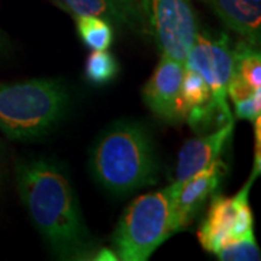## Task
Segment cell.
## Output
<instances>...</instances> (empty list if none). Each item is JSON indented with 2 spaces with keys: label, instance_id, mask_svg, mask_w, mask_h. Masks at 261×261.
Returning a JSON list of instances; mask_svg holds the SVG:
<instances>
[{
  "label": "cell",
  "instance_id": "1",
  "mask_svg": "<svg viewBox=\"0 0 261 261\" xmlns=\"http://www.w3.org/2000/svg\"><path fill=\"white\" fill-rule=\"evenodd\" d=\"M16 181L32 222L63 260H93L97 244L90 235L67 174L44 159L20 161Z\"/></svg>",
  "mask_w": 261,
  "mask_h": 261
},
{
  "label": "cell",
  "instance_id": "2",
  "mask_svg": "<svg viewBox=\"0 0 261 261\" xmlns=\"http://www.w3.org/2000/svg\"><path fill=\"white\" fill-rule=\"evenodd\" d=\"M90 168L109 193L125 196L159 180V163L148 130L138 122L119 121L94 144Z\"/></svg>",
  "mask_w": 261,
  "mask_h": 261
},
{
  "label": "cell",
  "instance_id": "3",
  "mask_svg": "<svg viewBox=\"0 0 261 261\" xmlns=\"http://www.w3.org/2000/svg\"><path fill=\"white\" fill-rule=\"evenodd\" d=\"M70 108V93L60 80L38 79L0 84V130L13 141L48 135Z\"/></svg>",
  "mask_w": 261,
  "mask_h": 261
},
{
  "label": "cell",
  "instance_id": "4",
  "mask_svg": "<svg viewBox=\"0 0 261 261\" xmlns=\"http://www.w3.org/2000/svg\"><path fill=\"white\" fill-rule=\"evenodd\" d=\"M173 185L132 200L112 237L118 260L145 261L171 231Z\"/></svg>",
  "mask_w": 261,
  "mask_h": 261
},
{
  "label": "cell",
  "instance_id": "5",
  "mask_svg": "<svg viewBox=\"0 0 261 261\" xmlns=\"http://www.w3.org/2000/svg\"><path fill=\"white\" fill-rule=\"evenodd\" d=\"M141 28L161 54L185 64L197 34V19L190 0H137Z\"/></svg>",
  "mask_w": 261,
  "mask_h": 261
},
{
  "label": "cell",
  "instance_id": "6",
  "mask_svg": "<svg viewBox=\"0 0 261 261\" xmlns=\"http://www.w3.org/2000/svg\"><path fill=\"white\" fill-rule=\"evenodd\" d=\"M185 67L203 77L218 111L226 119H233L226 102L228 83L233 74V48L229 37L226 34H219L216 38L207 34H196Z\"/></svg>",
  "mask_w": 261,
  "mask_h": 261
},
{
  "label": "cell",
  "instance_id": "7",
  "mask_svg": "<svg viewBox=\"0 0 261 261\" xmlns=\"http://www.w3.org/2000/svg\"><path fill=\"white\" fill-rule=\"evenodd\" d=\"M225 174V163L221 159H216L209 167L203 168L193 177L187 178L185 183H173V233L183 231L195 221L196 215L222 183Z\"/></svg>",
  "mask_w": 261,
  "mask_h": 261
},
{
  "label": "cell",
  "instance_id": "8",
  "mask_svg": "<svg viewBox=\"0 0 261 261\" xmlns=\"http://www.w3.org/2000/svg\"><path fill=\"white\" fill-rule=\"evenodd\" d=\"M185 64L171 57L161 54L159 65L142 90L144 102L161 121L174 123L187 116L180 103V86Z\"/></svg>",
  "mask_w": 261,
  "mask_h": 261
},
{
  "label": "cell",
  "instance_id": "9",
  "mask_svg": "<svg viewBox=\"0 0 261 261\" xmlns=\"http://www.w3.org/2000/svg\"><path fill=\"white\" fill-rule=\"evenodd\" d=\"M251 183V180H248L247 185L233 197L215 196L212 199L205 222L197 232V238L206 251L215 254L225 243V240L229 238L240 207L245 202H248V192Z\"/></svg>",
  "mask_w": 261,
  "mask_h": 261
},
{
  "label": "cell",
  "instance_id": "10",
  "mask_svg": "<svg viewBox=\"0 0 261 261\" xmlns=\"http://www.w3.org/2000/svg\"><path fill=\"white\" fill-rule=\"evenodd\" d=\"M232 132L233 119H231L211 135L187 141L178 152L174 183H185L187 178L193 177L203 168L209 167L215 160L219 159Z\"/></svg>",
  "mask_w": 261,
  "mask_h": 261
},
{
  "label": "cell",
  "instance_id": "11",
  "mask_svg": "<svg viewBox=\"0 0 261 261\" xmlns=\"http://www.w3.org/2000/svg\"><path fill=\"white\" fill-rule=\"evenodd\" d=\"M228 28L248 44L258 45L261 38V0H202Z\"/></svg>",
  "mask_w": 261,
  "mask_h": 261
},
{
  "label": "cell",
  "instance_id": "12",
  "mask_svg": "<svg viewBox=\"0 0 261 261\" xmlns=\"http://www.w3.org/2000/svg\"><path fill=\"white\" fill-rule=\"evenodd\" d=\"M74 15H92L111 25L135 29L141 27L137 0H60Z\"/></svg>",
  "mask_w": 261,
  "mask_h": 261
},
{
  "label": "cell",
  "instance_id": "13",
  "mask_svg": "<svg viewBox=\"0 0 261 261\" xmlns=\"http://www.w3.org/2000/svg\"><path fill=\"white\" fill-rule=\"evenodd\" d=\"M80 39L92 49H108L112 45L113 28L105 19L92 15H75Z\"/></svg>",
  "mask_w": 261,
  "mask_h": 261
},
{
  "label": "cell",
  "instance_id": "14",
  "mask_svg": "<svg viewBox=\"0 0 261 261\" xmlns=\"http://www.w3.org/2000/svg\"><path fill=\"white\" fill-rule=\"evenodd\" d=\"M233 71L241 75L252 89H261V60L255 45L245 41L233 48Z\"/></svg>",
  "mask_w": 261,
  "mask_h": 261
},
{
  "label": "cell",
  "instance_id": "15",
  "mask_svg": "<svg viewBox=\"0 0 261 261\" xmlns=\"http://www.w3.org/2000/svg\"><path fill=\"white\" fill-rule=\"evenodd\" d=\"M211 99H212L211 89L203 80V77L195 70L185 67L181 86H180V103L186 116L190 112V109L202 106Z\"/></svg>",
  "mask_w": 261,
  "mask_h": 261
},
{
  "label": "cell",
  "instance_id": "16",
  "mask_svg": "<svg viewBox=\"0 0 261 261\" xmlns=\"http://www.w3.org/2000/svg\"><path fill=\"white\" fill-rule=\"evenodd\" d=\"M119 65L116 58L106 49H93L86 63V77L92 84H108L118 75Z\"/></svg>",
  "mask_w": 261,
  "mask_h": 261
},
{
  "label": "cell",
  "instance_id": "17",
  "mask_svg": "<svg viewBox=\"0 0 261 261\" xmlns=\"http://www.w3.org/2000/svg\"><path fill=\"white\" fill-rule=\"evenodd\" d=\"M222 261H254L260 260V250L254 238V232L240 238H228L215 252Z\"/></svg>",
  "mask_w": 261,
  "mask_h": 261
},
{
  "label": "cell",
  "instance_id": "18",
  "mask_svg": "<svg viewBox=\"0 0 261 261\" xmlns=\"http://www.w3.org/2000/svg\"><path fill=\"white\" fill-rule=\"evenodd\" d=\"M235 113L238 118L254 122L260 118L261 112V89L255 90L250 97H245L240 102H235Z\"/></svg>",
  "mask_w": 261,
  "mask_h": 261
},
{
  "label": "cell",
  "instance_id": "19",
  "mask_svg": "<svg viewBox=\"0 0 261 261\" xmlns=\"http://www.w3.org/2000/svg\"><path fill=\"white\" fill-rule=\"evenodd\" d=\"M255 90H260V89H252L250 84L244 80L243 77L240 74H237L233 71L232 77L228 83V96L232 99V102H240L245 97H250Z\"/></svg>",
  "mask_w": 261,
  "mask_h": 261
},
{
  "label": "cell",
  "instance_id": "20",
  "mask_svg": "<svg viewBox=\"0 0 261 261\" xmlns=\"http://www.w3.org/2000/svg\"><path fill=\"white\" fill-rule=\"evenodd\" d=\"M93 260H118V255H116V252L115 251H111V250H108V248H102V250H97Z\"/></svg>",
  "mask_w": 261,
  "mask_h": 261
}]
</instances>
